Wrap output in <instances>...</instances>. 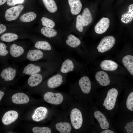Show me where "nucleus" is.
Returning a JSON list of instances; mask_svg holds the SVG:
<instances>
[{
	"mask_svg": "<svg viewBox=\"0 0 133 133\" xmlns=\"http://www.w3.org/2000/svg\"><path fill=\"white\" fill-rule=\"evenodd\" d=\"M120 92L113 87L96 94L94 104L101 110L106 113L111 120L115 117L118 105V99Z\"/></svg>",
	"mask_w": 133,
	"mask_h": 133,
	"instance_id": "2",
	"label": "nucleus"
},
{
	"mask_svg": "<svg viewBox=\"0 0 133 133\" xmlns=\"http://www.w3.org/2000/svg\"><path fill=\"white\" fill-rule=\"evenodd\" d=\"M69 107L67 114L73 132L94 133L95 129L91 117L89 105L77 101Z\"/></svg>",
	"mask_w": 133,
	"mask_h": 133,
	"instance_id": "1",
	"label": "nucleus"
},
{
	"mask_svg": "<svg viewBox=\"0 0 133 133\" xmlns=\"http://www.w3.org/2000/svg\"><path fill=\"white\" fill-rule=\"evenodd\" d=\"M32 131L34 133H51L54 132L53 129L47 127H34Z\"/></svg>",
	"mask_w": 133,
	"mask_h": 133,
	"instance_id": "34",
	"label": "nucleus"
},
{
	"mask_svg": "<svg viewBox=\"0 0 133 133\" xmlns=\"http://www.w3.org/2000/svg\"><path fill=\"white\" fill-rule=\"evenodd\" d=\"M133 118V91H126L123 99L119 104L115 116Z\"/></svg>",
	"mask_w": 133,
	"mask_h": 133,
	"instance_id": "7",
	"label": "nucleus"
},
{
	"mask_svg": "<svg viewBox=\"0 0 133 133\" xmlns=\"http://www.w3.org/2000/svg\"><path fill=\"white\" fill-rule=\"evenodd\" d=\"M95 78L96 81L101 86H106L110 84L111 81L109 77L106 72L103 71L97 72Z\"/></svg>",
	"mask_w": 133,
	"mask_h": 133,
	"instance_id": "20",
	"label": "nucleus"
},
{
	"mask_svg": "<svg viewBox=\"0 0 133 133\" xmlns=\"http://www.w3.org/2000/svg\"><path fill=\"white\" fill-rule=\"evenodd\" d=\"M25 0H7V4L9 6H14L17 4L22 3Z\"/></svg>",
	"mask_w": 133,
	"mask_h": 133,
	"instance_id": "37",
	"label": "nucleus"
},
{
	"mask_svg": "<svg viewBox=\"0 0 133 133\" xmlns=\"http://www.w3.org/2000/svg\"><path fill=\"white\" fill-rule=\"evenodd\" d=\"M68 2L71 13L74 15L78 14L82 7V4L80 0H68Z\"/></svg>",
	"mask_w": 133,
	"mask_h": 133,
	"instance_id": "25",
	"label": "nucleus"
},
{
	"mask_svg": "<svg viewBox=\"0 0 133 133\" xmlns=\"http://www.w3.org/2000/svg\"><path fill=\"white\" fill-rule=\"evenodd\" d=\"M116 40L112 36H108L103 38L101 40L97 47L99 52L103 53L111 49L114 45Z\"/></svg>",
	"mask_w": 133,
	"mask_h": 133,
	"instance_id": "16",
	"label": "nucleus"
},
{
	"mask_svg": "<svg viewBox=\"0 0 133 133\" xmlns=\"http://www.w3.org/2000/svg\"><path fill=\"white\" fill-rule=\"evenodd\" d=\"M4 95V92L0 90V102Z\"/></svg>",
	"mask_w": 133,
	"mask_h": 133,
	"instance_id": "40",
	"label": "nucleus"
},
{
	"mask_svg": "<svg viewBox=\"0 0 133 133\" xmlns=\"http://www.w3.org/2000/svg\"><path fill=\"white\" fill-rule=\"evenodd\" d=\"M67 45L72 50L77 51V48L81 44L80 40L74 35H68L65 40Z\"/></svg>",
	"mask_w": 133,
	"mask_h": 133,
	"instance_id": "23",
	"label": "nucleus"
},
{
	"mask_svg": "<svg viewBox=\"0 0 133 133\" xmlns=\"http://www.w3.org/2000/svg\"><path fill=\"white\" fill-rule=\"evenodd\" d=\"M41 32L43 35L49 38H53L57 35V32L56 30L53 28L46 27L42 28Z\"/></svg>",
	"mask_w": 133,
	"mask_h": 133,
	"instance_id": "29",
	"label": "nucleus"
},
{
	"mask_svg": "<svg viewBox=\"0 0 133 133\" xmlns=\"http://www.w3.org/2000/svg\"><path fill=\"white\" fill-rule=\"evenodd\" d=\"M122 62L123 65L128 71L133 75V56L130 55H127L122 58Z\"/></svg>",
	"mask_w": 133,
	"mask_h": 133,
	"instance_id": "27",
	"label": "nucleus"
},
{
	"mask_svg": "<svg viewBox=\"0 0 133 133\" xmlns=\"http://www.w3.org/2000/svg\"><path fill=\"white\" fill-rule=\"evenodd\" d=\"M112 121L117 133H133V118L116 117Z\"/></svg>",
	"mask_w": 133,
	"mask_h": 133,
	"instance_id": "9",
	"label": "nucleus"
},
{
	"mask_svg": "<svg viewBox=\"0 0 133 133\" xmlns=\"http://www.w3.org/2000/svg\"><path fill=\"white\" fill-rule=\"evenodd\" d=\"M47 10L50 13H53L57 10V7L54 0H42Z\"/></svg>",
	"mask_w": 133,
	"mask_h": 133,
	"instance_id": "30",
	"label": "nucleus"
},
{
	"mask_svg": "<svg viewBox=\"0 0 133 133\" xmlns=\"http://www.w3.org/2000/svg\"><path fill=\"white\" fill-rule=\"evenodd\" d=\"M36 15L33 12L26 13L22 15L20 17V20L24 22H28L34 20L36 17Z\"/></svg>",
	"mask_w": 133,
	"mask_h": 133,
	"instance_id": "32",
	"label": "nucleus"
},
{
	"mask_svg": "<svg viewBox=\"0 0 133 133\" xmlns=\"http://www.w3.org/2000/svg\"><path fill=\"white\" fill-rule=\"evenodd\" d=\"M58 115L56 116L52 124L54 130L60 133H70L73 132L69 119L66 116Z\"/></svg>",
	"mask_w": 133,
	"mask_h": 133,
	"instance_id": "12",
	"label": "nucleus"
},
{
	"mask_svg": "<svg viewBox=\"0 0 133 133\" xmlns=\"http://www.w3.org/2000/svg\"><path fill=\"white\" fill-rule=\"evenodd\" d=\"M18 36L17 34L8 33L2 35L0 37L2 41L6 42H11L15 41L18 38Z\"/></svg>",
	"mask_w": 133,
	"mask_h": 133,
	"instance_id": "31",
	"label": "nucleus"
},
{
	"mask_svg": "<svg viewBox=\"0 0 133 133\" xmlns=\"http://www.w3.org/2000/svg\"><path fill=\"white\" fill-rule=\"evenodd\" d=\"M117 133L116 131L113 130L109 129H106L101 131L100 133Z\"/></svg>",
	"mask_w": 133,
	"mask_h": 133,
	"instance_id": "39",
	"label": "nucleus"
},
{
	"mask_svg": "<svg viewBox=\"0 0 133 133\" xmlns=\"http://www.w3.org/2000/svg\"><path fill=\"white\" fill-rule=\"evenodd\" d=\"M18 116V113L14 110H10L5 113L2 118V123L5 125L10 124L15 122Z\"/></svg>",
	"mask_w": 133,
	"mask_h": 133,
	"instance_id": "21",
	"label": "nucleus"
},
{
	"mask_svg": "<svg viewBox=\"0 0 133 133\" xmlns=\"http://www.w3.org/2000/svg\"><path fill=\"white\" fill-rule=\"evenodd\" d=\"M110 24V20L108 18H102L95 27L94 30L95 32L99 34L104 33L109 28Z\"/></svg>",
	"mask_w": 133,
	"mask_h": 133,
	"instance_id": "19",
	"label": "nucleus"
},
{
	"mask_svg": "<svg viewBox=\"0 0 133 133\" xmlns=\"http://www.w3.org/2000/svg\"><path fill=\"white\" fill-rule=\"evenodd\" d=\"M59 56L58 53L46 52L33 48L28 50L25 60L31 62L42 60L51 61L55 59Z\"/></svg>",
	"mask_w": 133,
	"mask_h": 133,
	"instance_id": "8",
	"label": "nucleus"
},
{
	"mask_svg": "<svg viewBox=\"0 0 133 133\" xmlns=\"http://www.w3.org/2000/svg\"><path fill=\"white\" fill-rule=\"evenodd\" d=\"M6 29V27L4 25L0 24V34L4 32Z\"/></svg>",
	"mask_w": 133,
	"mask_h": 133,
	"instance_id": "38",
	"label": "nucleus"
},
{
	"mask_svg": "<svg viewBox=\"0 0 133 133\" xmlns=\"http://www.w3.org/2000/svg\"><path fill=\"white\" fill-rule=\"evenodd\" d=\"M8 51L9 58L13 61L21 62L25 61L28 50L23 46L13 43L10 46Z\"/></svg>",
	"mask_w": 133,
	"mask_h": 133,
	"instance_id": "14",
	"label": "nucleus"
},
{
	"mask_svg": "<svg viewBox=\"0 0 133 133\" xmlns=\"http://www.w3.org/2000/svg\"><path fill=\"white\" fill-rule=\"evenodd\" d=\"M7 48L6 44L0 42V57L4 58L6 62L7 59L9 58V51Z\"/></svg>",
	"mask_w": 133,
	"mask_h": 133,
	"instance_id": "33",
	"label": "nucleus"
},
{
	"mask_svg": "<svg viewBox=\"0 0 133 133\" xmlns=\"http://www.w3.org/2000/svg\"><path fill=\"white\" fill-rule=\"evenodd\" d=\"M92 89L90 79L84 76L70 84L69 93L76 100L89 104L94 103L93 99L96 94Z\"/></svg>",
	"mask_w": 133,
	"mask_h": 133,
	"instance_id": "3",
	"label": "nucleus"
},
{
	"mask_svg": "<svg viewBox=\"0 0 133 133\" xmlns=\"http://www.w3.org/2000/svg\"><path fill=\"white\" fill-rule=\"evenodd\" d=\"M62 61L61 57L51 61L31 62L24 66L21 70V76H30L54 67L60 66Z\"/></svg>",
	"mask_w": 133,
	"mask_h": 133,
	"instance_id": "5",
	"label": "nucleus"
},
{
	"mask_svg": "<svg viewBox=\"0 0 133 133\" xmlns=\"http://www.w3.org/2000/svg\"></svg>",
	"mask_w": 133,
	"mask_h": 133,
	"instance_id": "42",
	"label": "nucleus"
},
{
	"mask_svg": "<svg viewBox=\"0 0 133 133\" xmlns=\"http://www.w3.org/2000/svg\"><path fill=\"white\" fill-rule=\"evenodd\" d=\"M20 70L18 66L15 64L7 65L2 69L0 73V77L5 82H11L19 74Z\"/></svg>",
	"mask_w": 133,
	"mask_h": 133,
	"instance_id": "13",
	"label": "nucleus"
},
{
	"mask_svg": "<svg viewBox=\"0 0 133 133\" xmlns=\"http://www.w3.org/2000/svg\"><path fill=\"white\" fill-rule=\"evenodd\" d=\"M78 63L73 58L68 56L64 58L57 71L63 74L76 71L78 66Z\"/></svg>",
	"mask_w": 133,
	"mask_h": 133,
	"instance_id": "15",
	"label": "nucleus"
},
{
	"mask_svg": "<svg viewBox=\"0 0 133 133\" xmlns=\"http://www.w3.org/2000/svg\"><path fill=\"white\" fill-rule=\"evenodd\" d=\"M83 27L82 15L80 14L77 16L76 18V27L79 32H82L83 31Z\"/></svg>",
	"mask_w": 133,
	"mask_h": 133,
	"instance_id": "36",
	"label": "nucleus"
},
{
	"mask_svg": "<svg viewBox=\"0 0 133 133\" xmlns=\"http://www.w3.org/2000/svg\"><path fill=\"white\" fill-rule=\"evenodd\" d=\"M82 19L83 26H86L92 22L93 19L91 13L88 8L84 9L82 13Z\"/></svg>",
	"mask_w": 133,
	"mask_h": 133,
	"instance_id": "28",
	"label": "nucleus"
},
{
	"mask_svg": "<svg viewBox=\"0 0 133 133\" xmlns=\"http://www.w3.org/2000/svg\"><path fill=\"white\" fill-rule=\"evenodd\" d=\"M89 105L91 117L96 133H100L101 131L106 129L116 132L113 127L112 120L106 113L99 109L94 102Z\"/></svg>",
	"mask_w": 133,
	"mask_h": 133,
	"instance_id": "4",
	"label": "nucleus"
},
{
	"mask_svg": "<svg viewBox=\"0 0 133 133\" xmlns=\"http://www.w3.org/2000/svg\"><path fill=\"white\" fill-rule=\"evenodd\" d=\"M24 8L23 6L20 5L8 9L5 14L6 19L8 21L16 20Z\"/></svg>",
	"mask_w": 133,
	"mask_h": 133,
	"instance_id": "17",
	"label": "nucleus"
},
{
	"mask_svg": "<svg viewBox=\"0 0 133 133\" xmlns=\"http://www.w3.org/2000/svg\"><path fill=\"white\" fill-rule=\"evenodd\" d=\"M41 21L42 25L45 27L53 28L55 26V23L52 20L46 17H42Z\"/></svg>",
	"mask_w": 133,
	"mask_h": 133,
	"instance_id": "35",
	"label": "nucleus"
},
{
	"mask_svg": "<svg viewBox=\"0 0 133 133\" xmlns=\"http://www.w3.org/2000/svg\"><path fill=\"white\" fill-rule=\"evenodd\" d=\"M7 0H0V6L4 4Z\"/></svg>",
	"mask_w": 133,
	"mask_h": 133,
	"instance_id": "41",
	"label": "nucleus"
},
{
	"mask_svg": "<svg viewBox=\"0 0 133 133\" xmlns=\"http://www.w3.org/2000/svg\"><path fill=\"white\" fill-rule=\"evenodd\" d=\"M101 68L105 70L112 71L115 70L118 66L117 63L110 60H106L102 61L100 64Z\"/></svg>",
	"mask_w": 133,
	"mask_h": 133,
	"instance_id": "26",
	"label": "nucleus"
},
{
	"mask_svg": "<svg viewBox=\"0 0 133 133\" xmlns=\"http://www.w3.org/2000/svg\"><path fill=\"white\" fill-rule=\"evenodd\" d=\"M12 102L16 104H22L27 103L30 100L29 97L25 94L21 92L16 93L12 96Z\"/></svg>",
	"mask_w": 133,
	"mask_h": 133,
	"instance_id": "24",
	"label": "nucleus"
},
{
	"mask_svg": "<svg viewBox=\"0 0 133 133\" xmlns=\"http://www.w3.org/2000/svg\"><path fill=\"white\" fill-rule=\"evenodd\" d=\"M43 95L44 100L47 103L55 106L69 107L73 102L70 95L65 93L49 89Z\"/></svg>",
	"mask_w": 133,
	"mask_h": 133,
	"instance_id": "6",
	"label": "nucleus"
},
{
	"mask_svg": "<svg viewBox=\"0 0 133 133\" xmlns=\"http://www.w3.org/2000/svg\"><path fill=\"white\" fill-rule=\"evenodd\" d=\"M60 66H58L30 76L27 81L28 85L31 87L37 86L42 82L45 78L57 72Z\"/></svg>",
	"mask_w": 133,
	"mask_h": 133,
	"instance_id": "10",
	"label": "nucleus"
},
{
	"mask_svg": "<svg viewBox=\"0 0 133 133\" xmlns=\"http://www.w3.org/2000/svg\"><path fill=\"white\" fill-rule=\"evenodd\" d=\"M66 74L57 72L38 86L39 87L45 88L48 89H52L58 87L66 81Z\"/></svg>",
	"mask_w": 133,
	"mask_h": 133,
	"instance_id": "11",
	"label": "nucleus"
},
{
	"mask_svg": "<svg viewBox=\"0 0 133 133\" xmlns=\"http://www.w3.org/2000/svg\"><path fill=\"white\" fill-rule=\"evenodd\" d=\"M49 113V110L46 107L43 106L38 107L35 109L32 116V119L37 122L42 121L47 117Z\"/></svg>",
	"mask_w": 133,
	"mask_h": 133,
	"instance_id": "18",
	"label": "nucleus"
},
{
	"mask_svg": "<svg viewBox=\"0 0 133 133\" xmlns=\"http://www.w3.org/2000/svg\"><path fill=\"white\" fill-rule=\"evenodd\" d=\"M34 48L46 52L58 53L54 49L50 43L46 40L37 41L35 43Z\"/></svg>",
	"mask_w": 133,
	"mask_h": 133,
	"instance_id": "22",
	"label": "nucleus"
}]
</instances>
